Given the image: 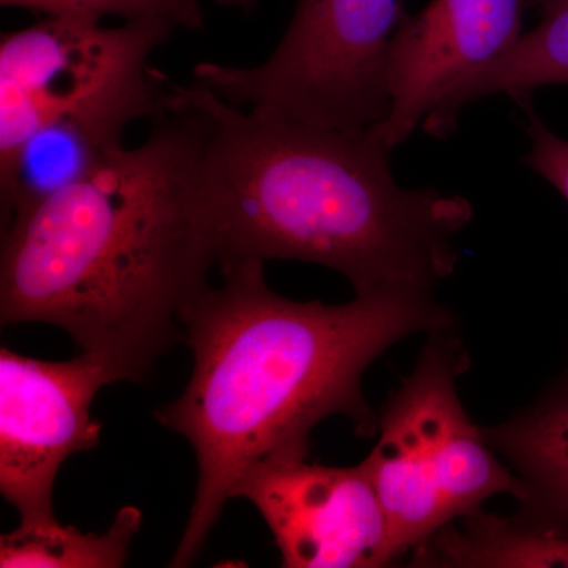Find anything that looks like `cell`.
I'll return each mask as SVG.
<instances>
[{"label": "cell", "mask_w": 568, "mask_h": 568, "mask_svg": "<svg viewBox=\"0 0 568 568\" xmlns=\"http://www.w3.org/2000/svg\"><path fill=\"white\" fill-rule=\"evenodd\" d=\"M173 89V85H171ZM203 112L173 91L148 140L3 223L0 321L58 325L140 383L216 261Z\"/></svg>", "instance_id": "cell-1"}, {"label": "cell", "mask_w": 568, "mask_h": 568, "mask_svg": "<svg viewBox=\"0 0 568 568\" xmlns=\"http://www.w3.org/2000/svg\"><path fill=\"white\" fill-rule=\"evenodd\" d=\"M264 263L222 272L182 317L192 379L160 424L192 444L197 480L171 567H189L246 474L275 459L308 457L310 436L332 416L377 435L362 377L406 336L454 331L435 293L377 291L353 302H295L265 282Z\"/></svg>", "instance_id": "cell-2"}, {"label": "cell", "mask_w": 568, "mask_h": 568, "mask_svg": "<svg viewBox=\"0 0 568 568\" xmlns=\"http://www.w3.org/2000/svg\"><path fill=\"white\" fill-rule=\"evenodd\" d=\"M173 89L207 121L205 175L222 272L302 261L338 272L355 295L435 293L454 274L473 204L399 185L392 151L372 130L244 110L196 81Z\"/></svg>", "instance_id": "cell-3"}, {"label": "cell", "mask_w": 568, "mask_h": 568, "mask_svg": "<svg viewBox=\"0 0 568 568\" xmlns=\"http://www.w3.org/2000/svg\"><path fill=\"white\" fill-rule=\"evenodd\" d=\"M467 355L454 331L435 332L413 375L388 399L377 443L364 459L386 511L396 555L416 551L448 523L481 511L497 495H519L459 402Z\"/></svg>", "instance_id": "cell-4"}, {"label": "cell", "mask_w": 568, "mask_h": 568, "mask_svg": "<svg viewBox=\"0 0 568 568\" xmlns=\"http://www.w3.org/2000/svg\"><path fill=\"white\" fill-rule=\"evenodd\" d=\"M164 20H102L58 14L0 40V171L29 138L59 122L125 133L173 108L171 80L151 55L173 36Z\"/></svg>", "instance_id": "cell-5"}, {"label": "cell", "mask_w": 568, "mask_h": 568, "mask_svg": "<svg viewBox=\"0 0 568 568\" xmlns=\"http://www.w3.org/2000/svg\"><path fill=\"white\" fill-rule=\"evenodd\" d=\"M405 2L297 0L267 61L200 62L193 81L244 110L347 132L375 129L388 111V55Z\"/></svg>", "instance_id": "cell-6"}, {"label": "cell", "mask_w": 568, "mask_h": 568, "mask_svg": "<svg viewBox=\"0 0 568 568\" xmlns=\"http://www.w3.org/2000/svg\"><path fill=\"white\" fill-rule=\"evenodd\" d=\"M123 381L114 362L88 351L48 362L0 349V491L20 525L58 521L52 489L59 470L71 455L99 447L93 399Z\"/></svg>", "instance_id": "cell-7"}, {"label": "cell", "mask_w": 568, "mask_h": 568, "mask_svg": "<svg viewBox=\"0 0 568 568\" xmlns=\"http://www.w3.org/2000/svg\"><path fill=\"white\" fill-rule=\"evenodd\" d=\"M235 497L267 523L286 568H377L398 555L365 463L275 459L246 474Z\"/></svg>", "instance_id": "cell-8"}, {"label": "cell", "mask_w": 568, "mask_h": 568, "mask_svg": "<svg viewBox=\"0 0 568 568\" xmlns=\"http://www.w3.org/2000/svg\"><path fill=\"white\" fill-rule=\"evenodd\" d=\"M528 0H432L406 17L387 63L388 111L372 132L388 149L405 144L523 36Z\"/></svg>", "instance_id": "cell-9"}, {"label": "cell", "mask_w": 568, "mask_h": 568, "mask_svg": "<svg viewBox=\"0 0 568 568\" xmlns=\"http://www.w3.org/2000/svg\"><path fill=\"white\" fill-rule=\"evenodd\" d=\"M484 429L519 484L515 521L568 537V366L534 405Z\"/></svg>", "instance_id": "cell-10"}, {"label": "cell", "mask_w": 568, "mask_h": 568, "mask_svg": "<svg viewBox=\"0 0 568 568\" xmlns=\"http://www.w3.org/2000/svg\"><path fill=\"white\" fill-rule=\"evenodd\" d=\"M123 148V133L80 122H59L29 138L0 171L3 223L95 170Z\"/></svg>", "instance_id": "cell-11"}, {"label": "cell", "mask_w": 568, "mask_h": 568, "mask_svg": "<svg viewBox=\"0 0 568 568\" xmlns=\"http://www.w3.org/2000/svg\"><path fill=\"white\" fill-rule=\"evenodd\" d=\"M551 84H568V0L541 11L540 24L523 33L507 54L463 85L424 132L447 136L467 104L491 95H508L525 104L536 89Z\"/></svg>", "instance_id": "cell-12"}, {"label": "cell", "mask_w": 568, "mask_h": 568, "mask_svg": "<svg viewBox=\"0 0 568 568\" xmlns=\"http://www.w3.org/2000/svg\"><path fill=\"white\" fill-rule=\"evenodd\" d=\"M414 566L568 568V537L485 511L448 523L416 549Z\"/></svg>", "instance_id": "cell-13"}, {"label": "cell", "mask_w": 568, "mask_h": 568, "mask_svg": "<svg viewBox=\"0 0 568 568\" xmlns=\"http://www.w3.org/2000/svg\"><path fill=\"white\" fill-rule=\"evenodd\" d=\"M140 508L123 507L104 534H82L74 526H24L0 538L2 568H118L125 564L140 532Z\"/></svg>", "instance_id": "cell-14"}, {"label": "cell", "mask_w": 568, "mask_h": 568, "mask_svg": "<svg viewBox=\"0 0 568 568\" xmlns=\"http://www.w3.org/2000/svg\"><path fill=\"white\" fill-rule=\"evenodd\" d=\"M3 7H18L39 11L44 17L73 14L103 20L121 17L125 21L164 20L175 29L201 31L204 28V10L197 0H0Z\"/></svg>", "instance_id": "cell-15"}, {"label": "cell", "mask_w": 568, "mask_h": 568, "mask_svg": "<svg viewBox=\"0 0 568 568\" xmlns=\"http://www.w3.org/2000/svg\"><path fill=\"white\" fill-rule=\"evenodd\" d=\"M526 130L530 140L526 164L551 183L568 203V140L552 133L532 111H528Z\"/></svg>", "instance_id": "cell-16"}, {"label": "cell", "mask_w": 568, "mask_h": 568, "mask_svg": "<svg viewBox=\"0 0 568 568\" xmlns=\"http://www.w3.org/2000/svg\"><path fill=\"white\" fill-rule=\"evenodd\" d=\"M220 6L233 7V9H239L244 11V13H250L256 7L257 0H216Z\"/></svg>", "instance_id": "cell-17"}, {"label": "cell", "mask_w": 568, "mask_h": 568, "mask_svg": "<svg viewBox=\"0 0 568 568\" xmlns=\"http://www.w3.org/2000/svg\"><path fill=\"white\" fill-rule=\"evenodd\" d=\"M528 2L541 13V11L549 9L555 3L562 2V0H528Z\"/></svg>", "instance_id": "cell-18"}]
</instances>
